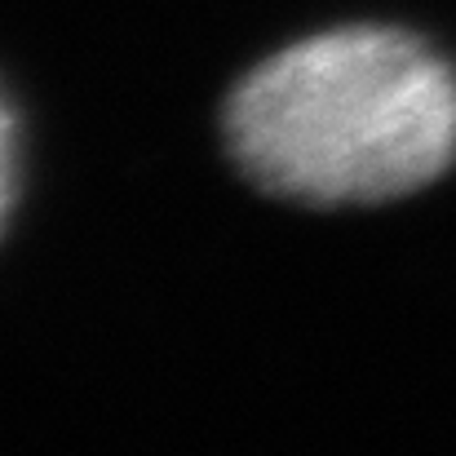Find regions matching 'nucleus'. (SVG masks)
Wrapping results in <instances>:
<instances>
[{"label":"nucleus","mask_w":456,"mask_h":456,"mask_svg":"<svg viewBox=\"0 0 456 456\" xmlns=\"http://www.w3.org/2000/svg\"><path fill=\"white\" fill-rule=\"evenodd\" d=\"M217 151L280 208L412 204L456 173V62L426 31L381 18L310 27L226 85Z\"/></svg>","instance_id":"nucleus-1"}]
</instances>
